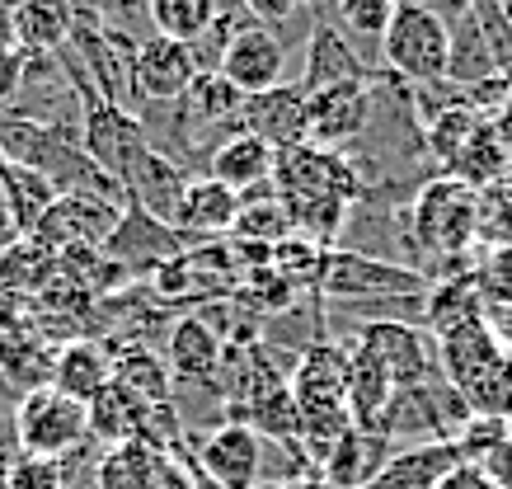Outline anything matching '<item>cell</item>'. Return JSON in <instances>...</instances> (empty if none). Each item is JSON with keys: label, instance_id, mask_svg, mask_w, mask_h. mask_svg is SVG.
Listing matches in <instances>:
<instances>
[{"label": "cell", "instance_id": "obj_1", "mask_svg": "<svg viewBox=\"0 0 512 489\" xmlns=\"http://www.w3.org/2000/svg\"><path fill=\"white\" fill-rule=\"evenodd\" d=\"M395 236L409 245L414 259H442L456 273H470L466 254L480 240V193L451 174L428 179L395 212Z\"/></svg>", "mask_w": 512, "mask_h": 489}, {"label": "cell", "instance_id": "obj_2", "mask_svg": "<svg viewBox=\"0 0 512 489\" xmlns=\"http://www.w3.org/2000/svg\"><path fill=\"white\" fill-rule=\"evenodd\" d=\"M381 57L404 85H442L451 62V29L423 0H395L390 24L381 33Z\"/></svg>", "mask_w": 512, "mask_h": 489}, {"label": "cell", "instance_id": "obj_3", "mask_svg": "<svg viewBox=\"0 0 512 489\" xmlns=\"http://www.w3.org/2000/svg\"><path fill=\"white\" fill-rule=\"evenodd\" d=\"M428 278L409 264H395L386 254L367 250H329L325 273L315 297L329 306H367V301H395V297H428Z\"/></svg>", "mask_w": 512, "mask_h": 489}, {"label": "cell", "instance_id": "obj_4", "mask_svg": "<svg viewBox=\"0 0 512 489\" xmlns=\"http://www.w3.org/2000/svg\"><path fill=\"white\" fill-rule=\"evenodd\" d=\"M10 433H15L19 457L57 461L90 438V414H85V405L71 400V395L52 391V386H38V391L19 395Z\"/></svg>", "mask_w": 512, "mask_h": 489}, {"label": "cell", "instance_id": "obj_5", "mask_svg": "<svg viewBox=\"0 0 512 489\" xmlns=\"http://www.w3.org/2000/svg\"><path fill=\"white\" fill-rule=\"evenodd\" d=\"M348 348H357L362 358H372V363L395 381V391L442 377V372H437L433 334L423 330V325H414V320H357Z\"/></svg>", "mask_w": 512, "mask_h": 489}, {"label": "cell", "instance_id": "obj_6", "mask_svg": "<svg viewBox=\"0 0 512 489\" xmlns=\"http://www.w3.org/2000/svg\"><path fill=\"white\" fill-rule=\"evenodd\" d=\"M217 76L245 99L278 90L287 76V33L264 24H240L217 57Z\"/></svg>", "mask_w": 512, "mask_h": 489}, {"label": "cell", "instance_id": "obj_7", "mask_svg": "<svg viewBox=\"0 0 512 489\" xmlns=\"http://www.w3.org/2000/svg\"><path fill=\"white\" fill-rule=\"evenodd\" d=\"M118 217H123V207L118 203L85 198V193H62V198L43 212V221L33 226L29 236L38 240V245H47L52 254H62V250H104V240L113 236Z\"/></svg>", "mask_w": 512, "mask_h": 489}, {"label": "cell", "instance_id": "obj_8", "mask_svg": "<svg viewBox=\"0 0 512 489\" xmlns=\"http://www.w3.org/2000/svg\"><path fill=\"white\" fill-rule=\"evenodd\" d=\"M367 127H372V80L306 95V142L311 146L343 151V146L362 142Z\"/></svg>", "mask_w": 512, "mask_h": 489}, {"label": "cell", "instance_id": "obj_9", "mask_svg": "<svg viewBox=\"0 0 512 489\" xmlns=\"http://www.w3.org/2000/svg\"><path fill=\"white\" fill-rule=\"evenodd\" d=\"M198 80V57L188 43H170V38H146L132 62V95H137V113L156 109V104H174L188 95V85Z\"/></svg>", "mask_w": 512, "mask_h": 489}, {"label": "cell", "instance_id": "obj_10", "mask_svg": "<svg viewBox=\"0 0 512 489\" xmlns=\"http://www.w3.org/2000/svg\"><path fill=\"white\" fill-rule=\"evenodd\" d=\"M188 245H193V240H184L174 226H165V221H156V217H146L141 207L127 203L123 217H118V226H113V236L104 240V250H99V254H104L109 264H118V269H127V273H141V269L156 273L160 264L179 259Z\"/></svg>", "mask_w": 512, "mask_h": 489}, {"label": "cell", "instance_id": "obj_11", "mask_svg": "<svg viewBox=\"0 0 512 489\" xmlns=\"http://www.w3.org/2000/svg\"><path fill=\"white\" fill-rule=\"evenodd\" d=\"M259 457H264V438L231 419H221L198 442V471L212 489H259Z\"/></svg>", "mask_w": 512, "mask_h": 489}, {"label": "cell", "instance_id": "obj_12", "mask_svg": "<svg viewBox=\"0 0 512 489\" xmlns=\"http://www.w3.org/2000/svg\"><path fill=\"white\" fill-rule=\"evenodd\" d=\"M118 184H123V193H127V203L132 207H141L146 217L174 226L179 198H184V189H188V170L184 165H174L170 156H160L156 146H146V151L132 156V165L123 170Z\"/></svg>", "mask_w": 512, "mask_h": 489}, {"label": "cell", "instance_id": "obj_13", "mask_svg": "<svg viewBox=\"0 0 512 489\" xmlns=\"http://www.w3.org/2000/svg\"><path fill=\"white\" fill-rule=\"evenodd\" d=\"M240 132H254L278 156L306 146V90L301 85H278L268 95L245 99L240 104Z\"/></svg>", "mask_w": 512, "mask_h": 489}, {"label": "cell", "instance_id": "obj_14", "mask_svg": "<svg viewBox=\"0 0 512 489\" xmlns=\"http://www.w3.org/2000/svg\"><path fill=\"white\" fill-rule=\"evenodd\" d=\"M240 217V193L217 184V179H188L184 198H179V212H174V231L193 245H207V240H231V226Z\"/></svg>", "mask_w": 512, "mask_h": 489}, {"label": "cell", "instance_id": "obj_15", "mask_svg": "<svg viewBox=\"0 0 512 489\" xmlns=\"http://www.w3.org/2000/svg\"><path fill=\"white\" fill-rule=\"evenodd\" d=\"M362 80H372V71H367V62L357 57V48L329 24V19H315L311 33H306V76H301V90L315 95V90L362 85Z\"/></svg>", "mask_w": 512, "mask_h": 489}, {"label": "cell", "instance_id": "obj_16", "mask_svg": "<svg viewBox=\"0 0 512 489\" xmlns=\"http://www.w3.org/2000/svg\"><path fill=\"white\" fill-rule=\"evenodd\" d=\"M202 160H207V179H217V184H226V189H235V193L259 189V184H268L273 170H278V151L268 142H259L254 132L221 137Z\"/></svg>", "mask_w": 512, "mask_h": 489}, {"label": "cell", "instance_id": "obj_17", "mask_svg": "<svg viewBox=\"0 0 512 489\" xmlns=\"http://www.w3.org/2000/svg\"><path fill=\"white\" fill-rule=\"evenodd\" d=\"M390 452H395L390 438L367 433V428H348L315 480H320V489H367L376 480V471L390 461Z\"/></svg>", "mask_w": 512, "mask_h": 489}, {"label": "cell", "instance_id": "obj_18", "mask_svg": "<svg viewBox=\"0 0 512 489\" xmlns=\"http://www.w3.org/2000/svg\"><path fill=\"white\" fill-rule=\"evenodd\" d=\"M461 461L466 457L456 442H409V447L390 452V461L376 471L367 489H437V480Z\"/></svg>", "mask_w": 512, "mask_h": 489}, {"label": "cell", "instance_id": "obj_19", "mask_svg": "<svg viewBox=\"0 0 512 489\" xmlns=\"http://www.w3.org/2000/svg\"><path fill=\"white\" fill-rule=\"evenodd\" d=\"M165 353H170V372L174 381H217L221 377V334L207 325L202 316H179L170 325V339H165Z\"/></svg>", "mask_w": 512, "mask_h": 489}, {"label": "cell", "instance_id": "obj_20", "mask_svg": "<svg viewBox=\"0 0 512 489\" xmlns=\"http://www.w3.org/2000/svg\"><path fill=\"white\" fill-rule=\"evenodd\" d=\"M52 391L71 395L80 405H90L99 391H109L113 386V358L109 348H99L94 339H76V344H66L57 358H52V381H47Z\"/></svg>", "mask_w": 512, "mask_h": 489}, {"label": "cell", "instance_id": "obj_21", "mask_svg": "<svg viewBox=\"0 0 512 489\" xmlns=\"http://www.w3.org/2000/svg\"><path fill=\"white\" fill-rule=\"evenodd\" d=\"M296 226H292V212L282 207L278 198V184L268 179L259 189L240 193V217L231 226V240L235 245H259V250H273L282 240H292Z\"/></svg>", "mask_w": 512, "mask_h": 489}, {"label": "cell", "instance_id": "obj_22", "mask_svg": "<svg viewBox=\"0 0 512 489\" xmlns=\"http://www.w3.org/2000/svg\"><path fill=\"white\" fill-rule=\"evenodd\" d=\"M15 38L24 52H66L71 48V29H76V10L71 0H15L10 10Z\"/></svg>", "mask_w": 512, "mask_h": 489}, {"label": "cell", "instance_id": "obj_23", "mask_svg": "<svg viewBox=\"0 0 512 489\" xmlns=\"http://www.w3.org/2000/svg\"><path fill=\"white\" fill-rule=\"evenodd\" d=\"M470 320H484V301L475 292L470 273H456V278H442V283L428 287V297H423V330L433 339L461 330Z\"/></svg>", "mask_w": 512, "mask_h": 489}, {"label": "cell", "instance_id": "obj_24", "mask_svg": "<svg viewBox=\"0 0 512 489\" xmlns=\"http://www.w3.org/2000/svg\"><path fill=\"white\" fill-rule=\"evenodd\" d=\"M221 15V0H146V19L156 38L170 43H202Z\"/></svg>", "mask_w": 512, "mask_h": 489}, {"label": "cell", "instance_id": "obj_25", "mask_svg": "<svg viewBox=\"0 0 512 489\" xmlns=\"http://www.w3.org/2000/svg\"><path fill=\"white\" fill-rule=\"evenodd\" d=\"M52 278H57V254L33 236H19L0 254V292H10V297H38Z\"/></svg>", "mask_w": 512, "mask_h": 489}, {"label": "cell", "instance_id": "obj_26", "mask_svg": "<svg viewBox=\"0 0 512 489\" xmlns=\"http://www.w3.org/2000/svg\"><path fill=\"white\" fill-rule=\"evenodd\" d=\"M113 386H123L132 400H141L146 410H156V405H170V391H174V377L170 367L151 358V348H123L118 358H113Z\"/></svg>", "mask_w": 512, "mask_h": 489}, {"label": "cell", "instance_id": "obj_27", "mask_svg": "<svg viewBox=\"0 0 512 489\" xmlns=\"http://www.w3.org/2000/svg\"><path fill=\"white\" fill-rule=\"evenodd\" d=\"M0 179H5V212L19 226V236H29L33 226L43 221V212L57 203V189L47 184L43 174L24 170V165H10L0 160Z\"/></svg>", "mask_w": 512, "mask_h": 489}, {"label": "cell", "instance_id": "obj_28", "mask_svg": "<svg viewBox=\"0 0 512 489\" xmlns=\"http://www.w3.org/2000/svg\"><path fill=\"white\" fill-rule=\"evenodd\" d=\"M160 466H165V452L146 447V442H118V447H104V461H99V489H151L156 485Z\"/></svg>", "mask_w": 512, "mask_h": 489}, {"label": "cell", "instance_id": "obj_29", "mask_svg": "<svg viewBox=\"0 0 512 489\" xmlns=\"http://www.w3.org/2000/svg\"><path fill=\"white\" fill-rule=\"evenodd\" d=\"M390 10H395V0H329V24L339 33H348V43L367 38L376 48L390 24Z\"/></svg>", "mask_w": 512, "mask_h": 489}, {"label": "cell", "instance_id": "obj_30", "mask_svg": "<svg viewBox=\"0 0 512 489\" xmlns=\"http://www.w3.org/2000/svg\"><path fill=\"white\" fill-rule=\"evenodd\" d=\"M470 278L484 306H512V245H498L480 264H470Z\"/></svg>", "mask_w": 512, "mask_h": 489}, {"label": "cell", "instance_id": "obj_31", "mask_svg": "<svg viewBox=\"0 0 512 489\" xmlns=\"http://www.w3.org/2000/svg\"><path fill=\"white\" fill-rule=\"evenodd\" d=\"M512 438V419H494V414H470V424L461 428V438H456V447H461V457L475 461L480 466L494 447H503V442Z\"/></svg>", "mask_w": 512, "mask_h": 489}, {"label": "cell", "instance_id": "obj_32", "mask_svg": "<svg viewBox=\"0 0 512 489\" xmlns=\"http://www.w3.org/2000/svg\"><path fill=\"white\" fill-rule=\"evenodd\" d=\"M240 10L249 15V24L287 29L296 15H306V10H311V0H240Z\"/></svg>", "mask_w": 512, "mask_h": 489}, {"label": "cell", "instance_id": "obj_33", "mask_svg": "<svg viewBox=\"0 0 512 489\" xmlns=\"http://www.w3.org/2000/svg\"><path fill=\"white\" fill-rule=\"evenodd\" d=\"M5 489H57V461L43 457H15Z\"/></svg>", "mask_w": 512, "mask_h": 489}, {"label": "cell", "instance_id": "obj_34", "mask_svg": "<svg viewBox=\"0 0 512 489\" xmlns=\"http://www.w3.org/2000/svg\"><path fill=\"white\" fill-rule=\"evenodd\" d=\"M19 90H24V48L0 43V104L19 99Z\"/></svg>", "mask_w": 512, "mask_h": 489}, {"label": "cell", "instance_id": "obj_35", "mask_svg": "<svg viewBox=\"0 0 512 489\" xmlns=\"http://www.w3.org/2000/svg\"><path fill=\"white\" fill-rule=\"evenodd\" d=\"M437 489H494V480L484 475V466H475V461H461V466H451V471L437 480Z\"/></svg>", "mask_w": 512, "mask_h": 489}, {"label": "cell", "instance_id": "obj_36", "mask_svg": "<svg viewBox=\"0 0 512 489\" xmlns=\"http://www.w3.org/2000/svg\"><path fill=\"white\" fill-rule=\"evenodd\" d=\"M480 466H484V475L494 480V489H512V438L503 442V447H494Z\"/></svg>", "mask_w": 512, "mask_h": 489}, {"label": "cell", "instance_id": "obj_37", "mask_svg": "<svg viewBox=\"0 0 512 489\" xmlns=\"http://www.w3.org/2000/svg\"><path fill=\"white\" fill-rule=\"evenodd\" d=\"M484 325L494 334V344L512 358V306H484Z\"/></svg>", "mask_w": 512, "mask_h": 489}, {"label": "cell", "instance_id": "obj_38", "mask_svg": "<svg viewBox=\"0 0 512 489\" xmlns=\"http://www.w3.org/2000/svg\"><path fill=\"white\" fill-rule=\"evenodd\" d=\"M489 127H494V137H498L503 146H508V156H512V99L494 113V123H489Z\"/></svg>", "mask_w": 512, "mask_h": 489}, {"label": "cell", "instance_id": "obj_39", "mask_svg": "<svg viewBox=\"0 0 512 489\" xmlns=\"http://www.w3.org/2000/svg\"><path fill=\"white\" fill-rule=\"evenodd\" d=\"M15 240H19V226H15V221H10V212H0V254L10 250Z\"/></svg>", "mask_w": 512, "mask_h": 489}, {"label": "cell", "instance_id": "obj_40", "mask_svg": "<svg viewBox=\"0 0 512 489\" xmlns=\"http://www.w3.org/2000/svg\"><path fill=\"white\" fill-rule=\"evenodd\" d=\"M221 10H240V0H221Z\"/></svg>", "mask_w": 512, "mask_h": 489}]
</instances>
